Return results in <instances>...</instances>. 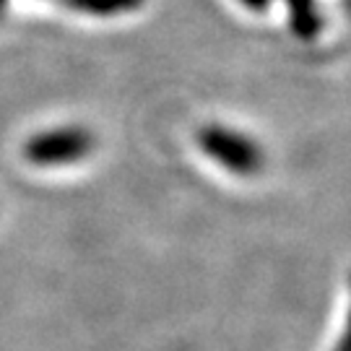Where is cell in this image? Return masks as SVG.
<instances>
[{"instance_id":"1","label":"cell","mask_w":351,"mask_h":351,"mask_svg":"<svg viewBox=\"0 0 351 351\" xmlns=\"http://www.w3.org/2000/svg\"><path fill=\"white\" fill-rule=\"evenodd\" d=\"M201 149L211 156L216 164L234 175H255L263 167V151L250 138L237 130L221 125H206L198 133Z\"/></svg>"},{"instance_id":"2","label":"cell","mask_w":351,"mask_h":351,"mask_svg":"<svg viewBox=\"0 0 351 351\" xmlns=\"http://www.w3.org/2000/svg\"><path fill=\"white\" fill-rule=\"evenodd\" d=\"M94 149V136L86 128H52L24 143V156L37 167H63L84 159Z\"/></svg>"},{"instance_id":"3","label":"cell","mask_w":351,"mask_h":351,"mask_svg":"<svg viewBox=\"0 0 351 351\" xmlns=\"http://www.w3.org/2000/svg\"><path fill=\"white\" fill-rule=\"evenodd\" d=\"M287 5L294 34L302 39H313L320 32V26H323V19H320L315 0H287Z\"/></svg>"},{"instance_id":"4","label":"cell","mask_w":351,"mask_h":351,"mask_svg":"<svg viewBox=\"0 0 351 351\" xmlns=\"http://www.w3.org/2000/svg\"><path fill=\"white\" fill-rule=\"evenodd\" d=\"M63 3L68 8L88 13V16H117L143 5V0H63Z\"/></svg>"},{"instance_id":"5","label":"cell","mask_w":351,"mask_h":351,"mask_svg":"<svg viewBox=\"0 0 351 351\" xmlns=\"http://www.w3.org/2000/svg\"><path fill=\"white\" fill-rule=\"evenodd\" d=\"M239 3H245V5L252 8V11H263V8L271 5V0H239Z\"/></svg>"},{"instance_id":"6","label":"cell","mask_w":351,"mask_h":351,"mask_svg":"<svg viewBox=\"0 0 351 351\" xmlns=\"http://www.w3.org/2000/svg\"><path fill=\"white\" fill-rule=\"evenodd\" d=\"M341 349L351 351V315H349V330H346V336H343V341H341Z\"/></svg>"},{"instance_id":"7","label":"cell","mask_w":351,"mask_h":351,"mask_svg":"<svg viewBox=\"0 0 351 351\" xmlns=\"http://www.w3.org/2000/svg\"><path fill=\"white\" fill-rule=\"evenodd\" d=\"M5 3H8V0H0V11H3V8H5Z\"/></svg>"},{"instance_id":"8","label":"cell","mask_w":351,"mask_h":351,"mask_svg":"<svg viewBox=\"0 0 351 351\" xmlns=\"http://www.w3.org/2000/svg\"><path fill=\"white\" fill-rule=\"evenodd\" d=\"M336 351H343V349H341V346H339V349H336Z\"/></svg>"}]
</instances>
